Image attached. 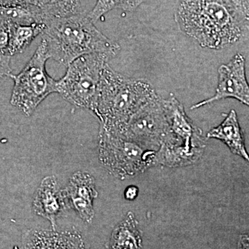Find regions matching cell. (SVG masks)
<instances>
[{
  "mask_svg": "<svg viewBox=\"0 0 249 249\" xmlns=\"http://www.w3.org/2000/svg\"><path fill=\"white\" fill-rule=\"evenodd\" d=\"M11 58L8 54L0 52V78L9 76L12 73L11 67Z\"/></svg>",
  "mask_w": 249,
  "mask_h": 249,
  "instance_id": "cell-19",
  "label": "cell"
},
{
  "mask_svg": "<svg viewBox=\"0 0 249 249\" xmlns=\"http://www.w3.org/2000/svg\"><path fill=\"white\" fill-rule=\"evenodd\" d=\"M111 59L106 54L89 53L73 60L56 80L55 92L73 106L92 111L103 69Z\"/></svg>",
  "mask_w": 249,
  "mask_h": 249,
  "instance_id": "cell-4",
  "label": "cell"
},
{
  "mask_svg": "<svg viewBox=\"0 0 249 249\" xmlns=\"http://www.w3.org/2000/svg\"><path fill=\"white\" fill-rule=\"evenodd\" d=\"M147 0H97L93 9L88 14L93 23L113 9L133 11Z\"/></svg>",
  "mask_w": 249,
  "mask_h": 249,
  "instance_id": "cell-18",
  "label": "cell"
},
{
  "mask_svg": "<svg viewBox=\"0 0 249 249\" xmlns=\"http://www.w3.org/2000/svg\"><path fill=\"white\" fill-rule=\"evenodd\" d=\"M45 29V23L31 25L10 24L6 53L10 56L22 53Z\"/></svg>",
  "mask_w": 249,
  "mask_h": 249,
  "instance_id": "cell-15",
  "label": "cell"
},
{
  "mask_svg": "<svg viewBox=\"0 0 249 249\" xmlns=\"http://www.w3.org/2000/svg\"><path fill=\"white\" fill-rule=\"evenodd\" d=\"M163 105L175 139V145L169 146L183 147L200 158L206 145L202 131L187 116L183 105L175 96L163 99Z\"/></svg>",
  "mask_w": 249,
  "mask_h": 249,
  "instance_id": "cell-9",
  "label": "cell"
},
{
  "mask_svg": "<svg viewBox=\"0 0 249 249\" xmlns=\"http://www.w3.org/2000/svg\"><path fill=\"white\" fill-rule=\"evenodd\" d=\"M139 194V189L137 186H130L126 188L124 196L127 200L132 201L137 197Z\"/></svg>",
  "mask_w": 249,
  "mask_h": 249,
  "instance_id": "cell-22",
  "label": "cell"
},
{
  "mask_svg": "<svg viewBox=\"0 0 249 249\" xmlns=\"http://www.w3.org/2000/svg\"><path fill=\"white\" fill-rule=\"evenodd\" d=\"M175 19L185 35L216 50L240 42L249 31V19L230 0H178Z\"/></svg>",
  "mask_w": 249,
  "mask_h": 249,
  "instance_id": "cell-1",
  "label": "cell"
},
{
  "mask_svg": "<svg viewBox=\"0 0 249 249\" xmlns=\"http://www.w3.org/2000/svg\"><path fill=\"white\" fill-rule=\"evenodd\" d=\"M49 59L45 42L42 40L22 71L9 76L14 81L11 104L26 116L32 115L49 94L55 92L56 80L49 76L46 69Z\"/></svg>",
  "mask_w": 249,
  "mask_h": 249,
  "instance_id": "cell-5",
  "label": "cell"
},
{
  "mask_svg": "<svg viewBox=\"0 0 249 249\" xmlns=\"http://www.w3.org/2000/svg\"><path fill=\"white\" fill-rule=\"evenodd\" d=\"M45 16L37 5L0 6V22L9 24L31 25L42 24Z\"/></svg>",
  "mask_w": 249,
  "mask_h": 249,
  "instance_id": "cell-16",
  "label": "cell"
},
{
  "mask_svg": "<svg viewBox=\"0 0 249 249\" xmlns=\"http://www.w3.org/2000/svg\"><path fill=\"white\" fill-rule=\"evenodd\" d=\"M119 136L155 152L163 144H173L175 140L163 107V98L157 95L142 106L131 117Z\"/></svg>",
  "mask_w": 249,
  "mask_h": 249,
  "instance_id": "cell-7",
  "label": "cell"
},
{
  "mask_svg": "<svg viewBox=\"0 0 249 249\" xmlns=\"http://www.w3.org/2000/svg\"><path fill=\"white\" fill-rule=\"evenodd\" d=\"M234 98L243 104L249 105V88L246 77L245 59L240 53L236 54L229 63L218 69V85L212 97L193 105L196 109L226 98Z\"/></svg>",
  "mask_w": 249,
  "mask_h": 249,
  "instance_id": "cell-8",
  "label": "cell"
},
{
  "mask_svg": "<svg viewBox=\"0 0 249 249\" xmlns=\"http://www.w3.org/2000/svg\"><path fill=\"white\" fill-rule=\"evenodd\" d=\"M207 139L220 140L229 147L232 153L249 161L242 129L235 110L231 111L222 124L210 131L207 134Z\"/></svg>",
  "mask_w": 249,
  "mask_h": 249,
  "instance_id": "cell-13",
  "label": "cell"
},
{
  "mask_svg": "<svg viewBox=\"0 0 249 249\" xmlns=\"http://www.w3.org/2000/svg\"><path fill=\"white\" fill-rule=\"evenodd\" d=\"M150 83L118 73L106 64L103 69L93 112L100 128L119 135L132 116L157 96Z\"/></svg>",
  "mask_w": 249,
  "mask_h": 249,
  "instance_id": "cell-3",
  "label": "cell"
},
{
  "mask_svg": "<svg viewBox=\"0 0 249 249\" xmlns=\"http://www.w3.org/2000/svg\"><path fill=\"white\" fill-rule=\"evenodd\" d=\"M98 154L103 166L121 179L137 176L156 164L155 151L101 128Z\"/></svg>",
  "mask_w": 249,
  "mask_h": 249,
  "instance_id": "cell-6",
  "label": "cell"
},
{
  "mask_svg": "<svg viewBox=\"0 0 249 249\" xmlns=\"http://www.w3.org/2000/svg\"><path fill=\"white\" fill-rule=\"evenodd\" d=\"M230 1L242 16L249 19V0H230Z\"/></svg>",
  "mask_w": 249,
  "mask_h": 249,
  "instance_id": "cell-20",
  "label": "cell"
},
{
  "mask_svg": "<svg viewBox=\"0 0 249 249\" xmlns=\"http://www.w3.org/2000/svg\"><path fill=\"white\" fill-rule=\"evenodd\" d=\"M37 5L36 0H0V6H17Z\"/></svg>",
  "mask_w": 249,
  "mask_h": 249,
  "instance_id": "cell-21",
  "label": "cell"
},
{
  "mask_svg": "<svg viewBox=\"0 0 249 249\" xmlns=\"http://www.w3.org/2000/svg\"><path fill=\"white\" fill-rule=\"evenodd\" d=\"M23 249H88L81 234L71 228L65 231L31 229L22 236Z\"/></svg>",
  "mask_w": 249,
  "mask_h": 249,
  "instance_id": "cell-12",
  "label": "cell"
},
{
  "mask_svg": "<svg viewBox=\"0 0 249 249\" xmlns=\"http://www.w3.org/2000/svg\"><path fill=\"white\" fill-rule=\"evenodd\" d=\"M63 191L70 208L74 209L84 222H91L94 217L93 201L98 196L93 177L88 173L76 172Z\"/></svg>",
  "mask_w": 249,
  "mask_h": 249,
  "instance_id": "cell-10",
  "label": "cell"
},
{
  "mask_svg": "<svg viewBox=\"0 0 249 249\" xmlns=\"http://www.w3.org/2000/svg\"><path fill=\"white\" fill-rule=\"evenodd\" d=\"M137 224L134 214L129 212L113 231L109 240V249H142V235Z\"/></svg>",
  "mask_w": 249,
  "mask_h": 249,
  "instance_id": "cell-14",
  "label": "cell"
},
{
  "mask_svg": "<svg viewBox=\"0 0 249 249\" xmlns=\"http://www.w3.org/2000/svg\"><path fill=\"white\" fill-rule=\"evenodd\" d=\"M42 33L49 59L68 66L82 55L103 53L114 58L120 46L103 35L85 12L47 18Z\"/></svg>",
  "mask_w": 249,
  "mask_h": 249,
  "instance_id": "cell-2",
  "label": "cell"
},
{
  "mask_svg": "<svg viewBox=\"0 0 249 249\" xmlns=\"http://www.w3.org/2000/svg\"><path fill=\"white\" fill-rule=\"evenodd\" d=\"M36 1L45 19L69 17L83 12L80 0H36Z\"/></svg>",
  "mask_w": 249,
  "mask_h": 249,
  "instance_id": "cell-17",
  "label": "cell"
},
{
  "mask_svg": "<svg viewBox=\"0 0 249 249\" xmlns=\"http://www.w3.org/2000/svg\"><path fill=\"white\" fill-rule=\"evenodd\" d=\"M36 214L48 219L52 230H56V221L70 208L63 190L59 186L54 176L42 179L33 201Z\"/></svg>",
  "mask_w": 249,
  "mask_h": 249,
  "instance_id": "cell-11",
  "label": "cell"
}]
</instances>
